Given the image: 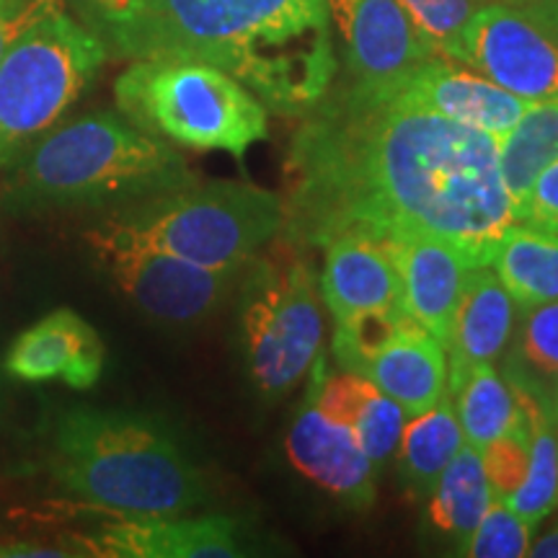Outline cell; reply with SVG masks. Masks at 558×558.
<instances>
[{
    "label": "cell",
    "mask_w": 558,
    "mask_h": 558,
    "mask_svg": "<svg viewBox=\"0 0 558 558\" xmlns=\"http://www.w3.org/2000/svg\"><path fill=\"white\" fill-rule=\"evenodd\" d=\"M530 416V469L507 501L530 525H538L558 507V432L554 414L514 388Z\"/></svg>",
    "instance_id": "obj_27"
},
{
    "label": "cell",
    "mask_w": 558,
    "mask_h": 558,
    "mask_svg": "<svg viewBox=\"0 0 558 558\" xmlns=\"http://www.w3.org/2000/svg\"><path fill=\"white\" fill-rule=\"evenodd\" d=\"M47 471L83 505L137 518H181L209 499L205 473L158 418L73 409L54 424Z\"/></svg>",
    "instance_id": "obj_4"
},
{
    "label": "cell",
    "mask_w": 558,
    "mask_h": 558,
    "mask_svg": "<svg viewBox=\"0 0 558 558\" xmlns=\"http://www.w3.org/2000/svg\"><path fill=\"white\" fill-rule=\"evenodd\" d=\"M505 354L509 386L554 414L558 393V300L520 311Z\"/></svg>",
    "instance_id": "obj_21"
},
{
    "label": "cell",
    "mask_w": 558,
    "mask_h": 558,
    "mask_svg": "<svg viewBox=\"0 0 558 558\" xmlns=\"http://www.w3.org/2000/svg\"><path fill=\"white\" fill-rule=\"evenodd\" d=\"M450 396L456 399V414L465 445H473L476 450H484L494 439L505 437L525 416L514 388L494 365L471 369Z\"/></svg>",
    "instance_id": "obj_26"
},
{
    "label": "cell",
    "mask_w": 558,
    "mask_h": 558,
    "mask_svg": "<svg viewBox=\"0 0 558 558\" xmlns=\"http://www.w3.org/2000/svg\"><path fill=\"white\" fill-rule=\"evenodd\" d=\"M311 390L326 414L347 424L357 435L375 469L386 465V460L399 450L407 414L373 380L362 378L357 373L324 378L318 365Z\"/></svg>",
    "instance_id": "obj_20"
},
{
    "label": "cell",
    "mask_w": 558,
    "mask_h": 558,
    "mask_svg": "<svg viewBox=\"0 0 558 558\" xmlns=\"http://www.w3.org/2000/svg\"><path fill=\"white\" fill-rule=\"evenodd\" d=\"M104 362L107 347L99 331L75 311L60 308L13 339L3 367L21 383L60 380L68 388L88 390L101 380Z\"/></svg>",
    "instance_id": "obj_15"
},
{
    "label": "cell",
    "mask_w": 558,
    "mask_h": 558,
    "mask_svg": "<svg viewBox=\"0 0 558 558\" xmlns=\"http://www.w3.org/2000/svg\"><path fill=\"white\" fill-rule=\"evenodd\" d=\"M530 530L533 525L507 501L492 499L460 554L473 558H522L530 554Z\"/></svg>",
    "instance_id": "obj_30"
},
{
    "label": "cell",
    "mask_w": 558,
    "mask_h": 558,
    "mask_svg": "<svg viewBox=\"0 0 558 558\" xmlns=\"http://www.w3.org/2000/svg\"><path fill=\"white\" fill-rule=\"evenodd\" d=\"M86 243L109 282L148 320L190 329L215 316L239 290L246 267H202L88 230Z\"/></svg>",
    "instance_id": "obj_9"
},
{
    "label": "cell",
    "mask_w": 558,
    "mask_h": 558,
    "mask_svg": "<svg viewBox=\"0 0 558 558\" xmlns=\"http://www.w3.org/2000/svg\"><path fill=\"white\" fill-rule=\"evenodd\" d=\"M329 13L352 86L388 90L432 58L399 0H329Z\"/></svg>",
    "instance_id": "obj_11"
},
{
    "label": "cell",
    "mask_w": 558,
    "mask_h": 558,
    "mask_svg": "<svg viewBox=\"0 0 558 558\" xmlns=\"http://www.w3.org/2000/svg\"><path fill=\"white\" fill-rule=\"evenodd\" d=\"M383 243L399 269L403 311L448 347L460 298L476 264L452 243L432 235H401Z\"/></svg>",
    "instance_id": "obj_16"
},
{
    "label": "cell",
    "mask_w": 558,
    "mask_h": 558,
    "mask_svg": "<svg viewBox=\"0 0 558 558\" xmlns=\"http://www.w3.org/2000/svg\"><path fill=\"white\" fill-rule=\"evenodd\" d=\"M518 220L558 235V160L543 169L541 177L535 179Z\"/></svg>",
    "instance_id": "obj_33"
},
{
    "label": "cell",
    "mask_w": 558,
    "mask_h": 558,
    "mask_svg": "<svg viewBox=\"0 0 558 558\" xmlns=\"http://www.w3.org/2000/svg\"><path fill=\"white\" fill-rule=\"evenodd\" d=\"M109 52L68 11L34 24L0 60V177L96 81Z\"/></svg>",
    "instance_id": "obj_8"
},
{
    "label": "cell",
    "mask_w": 558,
    "mask_h": 558,
    "mask_svg": "<svg viewBox=\"0 0 558 558\" xmlns=\"http://www.w3.org/2000/svg\"><path fill=\"white\" fill-rule=\"evenodd\" d=\"M527 101L558 96V0H486L460 60Z\"/></svg>",
    "instance_id": "obj_10"
},
{
    "label": "cell",
    "mask_w": 558,
    "mask_h": 558,
    "mask_svg": "<svg viewBox=\"0 0 558 558\" xmlns=\"http://www.w3.org/2000/svg\"><path fill=\"white\" fill-rule=\"evenodd\" d=\"M554 160H558V96L530 101L520 122L499 140L501 177L518 218L535 179Z\"/></svg>",
    "instance_id": "obj_24"
},
{
    "label": "cell",
    "mask_w": 558,
    "mask_h": 558,
    "mask_svg": "<svg viewBox=\"0 0 558 558\" xmlns=\"http://www.w3.org/2000/svg\"><path fill=\"white\" fill-rule=\"evenodd\" d=\"M411 316L403 308L365 311L341 320L333 333V357L347 373H357L390 339L399 333Z\"/></svg>",
    "instance_id": "obj_28"
},
{
    "label": "cell",
    "mask_w": 558,
    "mask_h": 558,
    "mask_svg": "<svg viewBox=\"0 0 558 558\" xmlns=\"http://www.w3.org/2000/svg\"><path fill=\"white\" fill-rule=\"evenodd\" d=\"M78 556L124 558H235L243 556L241 522L222 514L207 518H137L117 514L99 533L73 538Z\"/></svg>",
    "instance_id": "obj_12"
},
{
    "label": "cell",
    "mask_w": 558,
    "mask_h": 558,
    "mask_svg": "<svg viewBox=\"0 0 558 558\" xmlns=\"http://www.w3.org/2000/svg\"><path fill=\"white\" fill-rule=\"evenodd\" d=\"M292 135L279 239L308 251L341 235H432L488 267L518 222L499 140L399 99L344 83Z\"/></svg>",
    "instance_id": "obj_1"
},
{
    "label": "cell",
    "mask_w": 558,
    "mask_h": 558,
    "mask_svg": "<svg viewBox=\"0 0 558 558\" xmlns=\"http://www.w3.org/2000/svg\"><path fill=\"white\" fill-rule=\"evenodd\" d=\"M197 181L169 140L140 130L122 111H90L54 124L0 177V209L13 218L109 215Z\"/></svg>",
    "instance_id": "obj_3"
},
{
    "label": "cell",
    "mask_w": 558,
    "mask_h": 558,
    "mask_svg": "<svg viewBox=\"0 0 558 558\" xmlns=\"http://www.w3.org/2000/svg\"><path fill=\"white\" fill-rule=\"evenodd\" d=\"M288 458L313 484L352 509H367L375 501V463L357 435L326 414L311 390L288 435Z\"/></svg>",
    "instance_id": "obj_14"
},
{
    "label": "cell",
    "mask_w": 558,
    "mask_h": 558,
    "mask_svg": "<svg viewBox=\"0 0 558 558\" xmlns=\"http://www.w3.org/2000/svg\"><path fill=\"white\" fill-rule=\"evenodd\" d=\"M241 290V341L262 399L290 393L316 365L324 344V298L305 251L279 241L248 262Z\"/></svg>",
    "instance_id": "obj_7"
},
{
    "label": "cell",
    "mask_w": 558,
    "mask_h": 558,
    "mask_svg": "<svg viewBox=\"0 0 558 558\" xmlns=\"http://www.w3.org/2000/svg\"><path fill=\"white\" fill-rule=\"evenodd\" d=\"M360 375L399 403L407 418L424 414L448 393L445 344L411 318Z\"/></svg>",
    "instance_id": "obj_19"
},
{
    "label": "cell",
    "mask_w": 558,
    "mask_h": 558,
    "mask_svg": "<svg viewBox=\"0 0 558 558\" xmlns=\"http://www.w3.org/2000/svg\"><path fill=\"white\" fill-rule=\"evenodd\" d=\"M65 5L68 0H0V60L34 24Z\"/></svg>",
    "instance_id": "obj_32"
},
{
    "label": "cell",
    "mask_w": 558,
    "mask_h": 558,
    "mask_svg": "<svg viewBox=\"0 0 558 558\" xmlns=\"http://www.w3.org/2000/svg\"><path fill=\"white\" fill-rule=\"evenodd\" d=\"M535 558H558V527L548 530L546 535H541L538 541L530 543V554Z\"/></svg>",
    "instance_id": "obj_34"
},
{
    "label": "cell",
    "mask_w": 558,
    "mask_h": 558,
    "mask_svg": "<svg viewBox=\"0 0 558 558\" xmlns=\"http://www.w3.org/2000/svg\"><path fill=\"white\" fill-rule=\"evenodd\" d=\"M324 254L320 298L337 324L365 311L403 308L401 277L386 243L341 235Z\"/></svg>",
    "instance_id": "obj_17"
},
{
    "label": "cell",
    "mask_w": 558,
    "mask_h": 558,
    "mask_svg": "<svg viewBox=\"0 0 558 558\" xmlns=\"http://www.w3.org/2000/svg\"><path fill=\"white\" fill-rule=\"evenodd\" d=\"M429 52L450 62L460 60L463 32L486 0H399Z\"/></svg>",
    "instance_id": "obj_29"
},
{
    "label": "cell",
    "mask_w": 558,
    "mask_h": 558,
    "mask_svg": "<svg viewBox=\"0 0 558 558\" xmlns=\"http://www.w3.org/2000/svg\"><path fill=\"white\" fill-rule=\"evenodd\" d=\"M514 300L492 267H476L465 282L450 333L448 393L465 380L471 369L494 365L505 357L514 333Z\"/></svg>",
    "instance_id": "obj_18"
},
{
    "label": "cell",
    "mask_w": 558,
    "mask_h": 558,
    "mask_svg": "<svg viewBox=\"0 0 558 558\" xmlns=\"http://www.w3.org/2000/svg\"><path fill=\"white\" fill-rule=\"evenodd\" d=\"M492 499L494 494L488 486L481 450L463 442V448L456 452L442 478L437 481V488L432 492L429 520L437 530L452 535L463 548Z\"/></svg>",
    "instance_id": "obj_25"
},
{
    "label": "cell",
    "mask_w": 558,
    "mask_h": 558,
    "mask_svg": "<svg viewBox=\"0 0 558 558\" xmlns=\"http://www.w3.org/2000/svg\"><path fill=\"white\" fill-rule=\"evenodd\" d=\"M554 422H556V427H558V393H556V407H554Z\"/></svg>",
    "instance_id": "obj_35"
},
{
    "label": "cell",
    "mask_w": 558,
    "mask_h": 558,
    "mask_svg": "<svg viewBox=\"0 0 558 558\" xmlns=\"http://www.w3.org/2000/svg\"><path fill=\"white\" fill-rule=\"evenodd\" d=\"M388 90L403 101L497 140L505 137L530 107L527 99H520L486 75L456 68V62L437 54L416 65L407 78Z\"/></svg>",
    "instance_id": "obj_13"
},
{
    "label": "cell",
    "mask_w": 558,
    "mask_h": 558,
    "mask_svg": "<svg viewBox=\"0 0 558 558\" xmlns=\"http://www.w3.org/2000/svg\"><path fill=\"white\" fill-rule=\"evenodd\" d=\"M463 429H460L456 403L452 396L445 393L424 414L407 418L399 442V465L403 486L411 497L427 499L437 488L445 469L456 452L463 448Z\"/></svg>",
    "instance_id": "obj_23"
},
{
    "label": "cell",
    "mask_w": 558,
    "mask_h": 558,
    "mask_svg": "<svg viewBox=\"0 0 558 558\" xmlns=\"http://www.w3.org/2000/svg\"><path fill=\"white\" fill-rule=\"evenodd\" d=\"M520 311L558 300V235L514 222L488 264Z\"/></svg>",
    "instance_id": "obj_22"
},
{
    "label": "cell",
    "mask_w": 558,
    "mask_h": 558,
    "mask_svg": "<svg viewBox=\"0 0 558 558\" xmlns=\"http://www.w3.org/2000/svg\"><path fill=\"white\" fill-rule=\"evenodd\" d=\"M111 58L226 70L277 114H305L337 78L329 0H68Z\"/></svg>",
    "instance_id": "obj_2"
},
{
    "label": "cell",
    "mask_w": 558,
    "mask_h": 558,
    "mask_svg": "<svg viewBox=\"0 0 558 558\" xmlns=\"http://www.w3.org/2000/svg\"><path fill=\"white\" fill-rule=\"evenodd\" d=\"M522 403V401H520ZM525 409V407H522ZM488 486H492L494 499H507L527 476L530 469V416H525L512 432L505 437L494 439L488 448L481 450Z\"/></svg>",
    "instance_id": "obj_31"
},
{
    "label": "cell",
    "mask_w": 558,
    "mask_h": 558,
    "mask_svg": "<svg viewBox=\"0 0 558 558\" xmlns=\"http://www.w3.org/2000/svg\"><path fill=\"white\" fill-rule=\"evenodd\" d=\"M117 107L150 135L192 150L243 158L267 137V107L226 70L192 60H132L114 83Z\"/></svg>",
    "instance_id": "obj_6"
},
{
    "label": "cell",
    "mask_w": 558,
    "mask_h": 558,
    "mask_svg": "<svg viewBox=\"0 0 558 558\" xmlns=\"http://www.w3.org/2000/svg\"><path fill=\"white\" fill-rule=\"evenodd\" d=\"M284 202L246 181H197L114 209L96 233L202 267H246L275 243Z\"/></svg>",
    "instance_id": "obj_5"
}]
</instances>
